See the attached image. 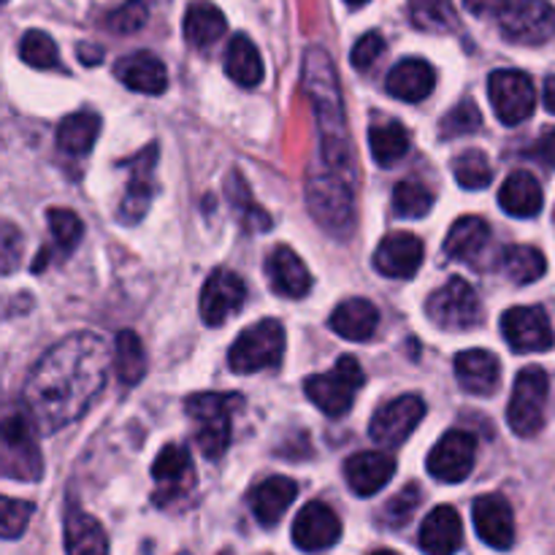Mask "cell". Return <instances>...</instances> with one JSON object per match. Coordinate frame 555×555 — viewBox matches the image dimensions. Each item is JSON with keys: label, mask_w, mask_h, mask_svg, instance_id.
Segmentation results:
<instances>
[{"label": "cell", "mask_w": 555, "mask_h": 555, "mask_svg": "<svg viewBox=\"0 0 555 555\" xmlns=\"http://www.w3.org/2000/svg\"><path fill=\"white\" fill-rule=\"evenodd\" d=\"M108 345L81 331L57 341L27 374L22 401L38 431L54 434L79 421L106 385Z\"/></svg>", "instance_id": "1"}, {"label": "cell", "mask_w": 555, "mask_h": 555, "mask_svg": "<svg viewBox=\"0 0 555 555\" xmlns=\"http://www.w3.org/2000/svg\"><path fill=\"white\" fill-rule=\"evenodd\" d=\"M301 85L304 92L309 95V101H312L314 119H318L320 155L314 166L325 168V171L341 173V177L356 182V155H352L350 133H347L339 74H336L328 52H323L320 47L307 49L301 68Z\"/></svg>", "instance_id": "2"}, {"label": "cell", "mask_w": 555, "mask_h": 555, "mask_svg": "<svg viewBox=\"0 0 555 555\" xmlns=\"http://www.w3.org/2000/svg\"><path fill=\"white\" fill-rule=\"evenodd\" d=\"M307 204L331 236L345 238L356 228V182L341 173L312 166L307 171Z\"/></svg>", "instance_id": "3"}, {"label": "cell", "mask_w": 555, "mask_h": 555, "mask_svg": "<svg viewBox=\"0 0 555 555\" xmlns=\"http://www.w3.org/2000/svg\"><path fill=\"white\" fill-rule=\"evenodd\" d=\"M242 404L236 393H195L184 412L195 423V442L206 459H220L231 444V412Z\"/></svg>", "instance_id": "4"}, {"label": "cell", "mask_w": 555, "mask_h": 555, "mask_svg": "<svg viewBox=\"0 0 555 555\" xmlns=\"http://www.w3.org/2000/svg\"><path fill=\"white\" fill-rule=\"evenodd\" d=\"M363 385H366V374H363L361 363L352 356H341L331 372L309 377L304 390L320 412H325L328 417H341L345 412H350Z\"/></svg>", "instance_id": "5"}, {"label": "cell", "mask_w": 555, "mask_h": 555, "mask_svg": "<svg viewBox=\"0 0 555 555\" xmlns=\"http://www.w3.org/2000/svg\"><path fill=\"white\" fill-rule=\"evenodd\" d=\"M285 352V328L280 320H260L238 334L228 350V366L236 374H255L274 369Z\"/></svg>", "instance_id": "6"}, {"label": "cell", "mask_w": 555, "mask_h": 555, "mask_svg": "<svg viewBox=\"0 0 555 555\" xmlns=\"http://www.w3.org/2000/svg\"><path fill=\"white\" fill-rule=\"evenodd\" d=\"M551 393V379L542 366H526L515 377L513 399L507 406V423L518 437H534L545 426V404Z\"/></svg>", "instance_id": "7"}, {"label": "cell", "mask_w": 555, "mask_h": 555, "mask_svg": "<svg viewBox=\"0 0 555 555\" xmlns=\"http://www.w3.org/2000/svg\"><path fill=\"white\" fill-rule=\"evenodd\" d=\"M426 312L442 331H469L482 320L480 298L464 276H453L426 301Z\"/></svg>", "instance_id": "8"}, {"label": "cell", "mask_w": 555, "mask_h": 555, "mask_svg": "<svg viewBox=\"0 0 555 555\" xmlns=\"http://www.w3.org/2000/svg\"><path fill=\"white\" fill-rule=\"evenodd\" d=\"M0 469L9 480L36 482L43 475L41 450L36 444L33 426L22 415H9L3 421V448H0Z\"/></svg>", "instance_id": "9"}, {"label": "cell", "mask_w": 555, "mask_h": 555, "mask_svg": "<svg viewBox=\"0 0 555 555\" xmlns=\"http://www.w3.org/2000/svg\"><path fill=\"white\" fill-rule=\"evenodd\" d=\"M504 38L524 47H540L555 38V5L551 0H509L499 16Z\"/></svg>", "instance_id": "10"}, {"label": "cell", "mask_w": 555, "mask_h": 555, "mask_svg": "<svg viewBox=\"0 0 555 555\" xmlns=\"http://www.w3.org/2000/svg\"><path fill=\"white\" fill-rule=\"evenodd\" d=\"M488 95H491L493 112L504 125L526 122L537 108L534 81L524 70H493L491 79H488Z\"/></svg>", "instance_id": "11"}, {"label": "cell", "mask_w": 555, "mask_h": 555, "mask_svg": "<svg viewBox=\"0 0 555 555\" xmlns=\"http://www.w3.org/2000/svg\"><path fill=\"white\" fill-rule=\"evenodd\" d=\"M426 417V404L421 396H399V399L388 401L374 412L369 431L372 439L383 448H399Z\"/></svg>", "instance_id": "12"}, {"label": "cell", "mask_w": 555, "mask_h": 555, "mask_svg": "<svg viewBox=\"0 0 555 555\" xmlns=\"http://www.w3.org/2000/svg\"><path fill=\"white\" fill-rule=\"evenodd\" d=\"M477 439L469 431H448L428 453V475L439 482H464L475 469Z\"/></svg>", "instance_id": "13"}, {"label": "cell", "mask_w": 555, "mask_h": 555, "mask_svg": "<svg viewBox=\"0 0 555 555\" xmlns=\"http://www.w3.org/2000/svg\"><path fill=\"white\" fill-rule=\"evenodd\" d=\"M502 334L515 352H545L555 345L551 318L542 307H513L502 318Z\"/></svg>", "instance_id": "14"}, {"label": "cell", "mask_w": 555, "mask_h": 555, "mask_svg": "<svg viewBox=\"0 0 555 555\" xmlns=\"http://www.w3.org/2000/svg\"><path fill=\"white\" fill-rule=\"evenodd\" d=\"M341 537V520L323 502H309L293 520V545L298 551L318 553L334 547Z\"/></svg>", "instance_id": "15"}, {"label": "cell", "mask_w": 555, "mask_h": 555, "mask_svg": "<svg viewBox=\"0 0 555 555\" xmlns=\"http://www.w3.org/2000/svg\"><path fill=\"white\" fill-rule=\"evenodd\" d=\"M247 285L233 271H215L201 291V318L206 325H222L233 312L244 307Z\"/></svg>", "instance_id": "16"}, {"label": "cell", "mask_w": 555, "mask_h": 555, "mask_svg": "<svg viewBox=\"0 0 555 555\" xmlns=\"http://www.w3.org/2000/svg\"><path fill=\"white\" fill-rule=\"evenodd\" d=\"M475 529L480 540L493 551H507L515 542V515L502 493H486L475 502L472 509Z\"/></svg>", "instance_id": "17"}, {"label": "cell", "mask_w": 555, "mask_h": 555, "mask_svg": "<svg viewBox=\"0 0 555 555\" xmlns=\"http://www.w3.org/2000/svg\"><path fill=\"white\" fill-rule=\"evenodd\" d=\"M130 182L125 193L122 206H119V220L133 225L146 215V206L155 198V166H157V144H150L144 152L128 163Z\"/></svg>", "instance_id": "18"}, {"label": "cell", "mask_w": 555, "mask_h": 555, "mask_svg": "<svg viewBox=\"0 0 555 555\" xmlns=\"http://www.w3.org/2000/svg\"><path fill=\"white\" fill-rule=\"evenodd\" d=\"M423 266V242L412 233H390L374 253V269L390 280H412Z\"/></svg>", "instance_id": "19"}, {"label": "cell", "mask_w": 555, "mask_h": 555, "mask_svg": "<svg viewBox=\"0 0 555 555\" xmlns=\"http://www.w3.org/2000/svg\"><path fill=\"white\" fill-rule=\"evenodd\" d=\"M152 480L157 482V504L182 496L195 486L193 461L182 444H166L152 464Z\"/></svg>", "instance_id": "20"}, {"label": "cell", "mask_w": 555, "mask_h": 555, "mask_svg": "<svg viewBox=\"0 0 555 555\" xmlns=\"http://www.w3.org/2000/svg\"><path fill=\"white\" fill-rule=\"evenodd\" d=\"M266 274H269V285L276 296L285 298H304L312 291V274L304 266V260L293 253L291 247L280 244L266 258Z\"/></svg>", "instance_id": "21"}, {"label": "cell", "mask_w": 555, "mask_h": 555, "mask_svg": "<svg viewBox=\"0 0 555 555\" xmlns=\"http://www.w3.org/2000/svg\"><path fill=\"white\" fill-rule=\"evenodd\" d=\"M396 464L390 455L377 453V450H366V453H356L347 459L345 477L347 486L358 493V496H374L383 491L390 480H393Z\"/></svg>", "instance_id": "22"}, {"label": "cell", "mask_w": 555, "mask_h": 555, "mask_svg": "<svg viewBox=\"0 0 555 555\" xmlns=\"http://www.w3.org/2000/svg\"><path fill=\"white\" fill-rule=\"evenodd\" d=\"M434 85H437V74L421 57H406L396 63L385 79V90L404 103L426 101L434 92Z\"/></svg>", "instance_id": "23"}, {"label": "cell", "mask_w": 555, "mask_h": 555, "mask_svg": "<svg viewBox=\"0 0 555 555\" xmlns=\"http://www.w3.org/2000/svg\"><path fill=\"white\" fill-rule=\"evenodd\" d=\"M114 74L128 90L160 95L168 87V70L152 52H133L114 65Z\"/></svg>", "instance_id": "24"}, {"label": "cell", "mask_w": 555, "mask_h": 555, "mask_svg": "<svg viewBox=\"0 0 555 555\" xmlns=\"http://www.w3.org/2000/svg\"><path fill=\"white\" fill-rule=\"evenodd\" d=\"M455 377L472 396H491L499 388L502 366L488 350H464L455 356Z\"/></svg>", "instance_id": "25"}, {"label": "cell", "mask_w": 555, "mask_h": 555, "mask_svg": "<svg viewBox=\"0 0 555 555\" xmlns=\"http://www.w3.org/2000/svg\"><path fill=\"white\" fill-rule=\"evenodd\" d=\"M296 493L298 486L291 477L274 475L253 488V493H249V507H253L260 526H276L282 520V515L287 513V507L296 502Z\"/></svg>", "instance_id": "26"}, {"label": "cell", "mask_w": 555, "mask_h": 555, "mask_svg": "<svg viewBox=\"0 0 555 555\" xmlns=\"http://www.w3.org/2000/svg\"><path fill=\"white\" fill-rule=\"evenodd\" d=\"M417 542H421L423 551L434 555L459 551L464 545V524H461L459 513L448 504L428 513V518L421 526V534H417Z\"/></svg>", "instance_id": "27"}, {"label": "cell", "mask_w": 555, "mask_h": 555, "mask_svg": "<svg viewBox=\"0 0 555 555\" xmlns=\"http://www.w3.org/2000/svg\"><path fill=\"white\" fill-rule=\"evenodd\" d=\"M491 242V228L482 217L466 215L453 222L448 238H444V258L461 260V263H477Z\"/></svg>", "instance_id": "28"}, {"label": "cell", "mask_w": 555, "mask_h": 555, "mask_svg": "<svg viewBox=\"0 0 555 555\" xmlns=\"http://www.w3.org/2000/svg\"><path fill=\"white\" fill-rule=\"evenodd\" d=\"M379 328V312L366 298H347L331 314V331L341 339L369 341Z\"/></svg>", "instance_id": "29"}, {"label": "cell", "mask_w": 555, "mask_h": 555, "mask_svg": "<svg viewBox=\"0 0 555 555\" xmlns=\"http://www.w3.org/2000/svg\"><path fill=\"white\" fill-rule=\"evenodd\" d=\"M499 204L509 217H537L540 215L545 195H542L540 182L534 173L529 171H513L504 179L502 190H499Z\"/></svg>", "instance_id": "30"}, {"label": "cell", "mask_w": 555, "mask_h": 555, "mask_svg": "<svg viewBox=\"0 0 555 555\" xmlns=\"http://www.w3.org/2000/svg\"><path fill=\"white\" fill-rule=\"evenodd\" d=\"M228 22L222 11L209 0H195L184 14V38L193 49H209L225 36Z\"/></svg>", "instance_id": "31"}, {"label": "cell", "mask_w": 555, "mask_h": 555, "mask_svg": "<svg viewBox=\"0 0 555 555\" xmlns=\"http://www.w3.org/2000/svg\"><path fill=\"white\" fill-rule=\"evenodd\" d=\"M65 551L74 555H101L108 551V540L101 524L81 513L79 507H70L65 513Z\"/></svg>", "instance_id": "32"}, {"label": "cell", "mask_w": 555, "mask_h": 555, "mask_svg": "<svg viewBox=\"0 0 555 555\" xmlns=\"http://www.w3.org/2000/svg\"><path fill=\"white\" fill-rule=\"evenodd\" d=\"M225 74L238 87H255L263 81V60L247 36H233L225 52Z\"/></svg>", "instance_id": "33"}, {"label": "cell", "mask_w": 555, "mask_h": 555, "mask_svg": "<svg viewBox=\"0 0 555 555\" xmlns=\"http://www.w3.org/2000/svg\"><path fill=\"white\" fill-rule=\"evenodd\" d=\"M499 269L507 276L513 285H531V282L542 280L547 271L545 255L537 247H529V244H513L502 253L499 258Z\"/></svg>", "instance_id": "34"}, {"label": "cell", "mask_w": 555, "mask_h": 555, "mask_svg": "<svg viewBox=\"0 0 555 555\" xmlns=\"http://www.w3.org/2000/svg\"><path fill=\"white\" fill-rule=\"evenodd\" d=\"M101 135V117L92 112L68 114L57 125V146L68 155H87Z\"/></svg>", "instance_id": "35"}, {"label": "cell", "mask_w": 555, "mask_h": 555, "mask_svg": "<svg viewBox=\"0 0 555 555\" xmlns=\"http://www.w3.org/2000/svg\"><path fill=\"white\" fill-rule=\"evenodd\" d=\"M369 144H372L374 160H377L379 166L388 168L410 152V130H406L399 119L377 122L369 128Z\"/></svg>", "instance_id": "36"}, {"label": "cell", "mask_w": 555, "mask_h": 555, "mask_svg": "<svg viewBox=\"0 0 555 555\" xmlns=\"http://www.w3.org/2000/svg\"><path fill=\"white\" fill-rule=\"evenodd\" d=\"M225 195L231 201V209L236 211L238 222H242L247 231H269L271 217L266 215L263 206H258L249 193V184L244 179L242 171H231L225 179Z\"/></svg>", "instance_id": "37"}, {"label": "cell", "mask_w": 555, "mask_h": 555, "mask_svg": "<svg viewBox=\"0 0 555 555\" xmlns=\"http://www.w3.org/2000/svg\"><path fill=\"white\" fill-rule=\"evenodd\" d=\"M114 366H117L119 379L122 385H139L146 374V356L141 339L133 331H122L117 336V345H114Z\"/></svg>", "instance_id": "38"}, {"label": "cell", "mask_w": 555, "mask_h": 555, "mask_svg": "<svg viewBox=\"0 0 555 555\" xmlns=\"http://www.w3.org/2000/svg\"><path fill=\"white\" fill-rule=\"evenodd\" d=\"M410 16L415 27L426 33H450L459 27L450 0H410Z\"/></svg>", "instance_id": "39"}, {"label": "cell", "mask_w": 555, "mask_h": 555, "mask_svg": "<svg viewBox=\"0 0 555 555\" xmlns=\"http://www.w3.org/2000/svg\"><path fill=\"white\" fill-rule=\"evenodd\" d=\"M453 177L464 190H486L493 182V168L486 152L466 150L453 160Z\"/></svg>", "instance_id": "40"}, {"label": "cell", "mask_w": 555, "mask_h": 555, "mask_svg": "<svg viewBox=\"0 0 555 555\" xmlns=\"http://www.w3.org/2000/svg\"><path fill=\"white\" fill-rule=\"evenodd\" d=\"M20 57L25 60L30 68L49 70L60 65V52L57 43L52 41V36H47L43 30H27L20 41Z\"/></svg>", "instance_id": "41"}, {"label": "cell", "mask_w": 555, "mask_h": 555, "mask_svg": "<svg viewBox=\"0 0 555 555\" xmlns=\"http://www.w3.org/2000/svg\"><path fill=\"white\" fill-rule=\"evenodd\" d=\"M482 128V114L472 98L461 101L459 106L450 108L439 122V135L442 139H461V135H472Z\"/></svg>", "instance_id": "42"}, {"label": "cell", "mask_w": 555, "mask_h": 555, "mask_svg": "<svg viewBox=\"0 0 555 555\" xmlns=\"http://www.w3.org/2000/svg\"><path fill=\"white\" fill-rule=\"evenodd\" d=\"M434 206V195L417 182H399L393 190V211L399 217H426Z\"/></svg>", "instance_id": "43"}, {"label": "cell", "mask_w": 555, "mask_h": 555, "mask_svg": "<svg viewBox=\"0 0 555 555\" xmlns=\"http://www.w3.org/2000/svg\"><path fill=\"white\" fill-rule=\"evenodd\" d=\"M47 222L49 231H52L54 244H57L63 253H70V249L81 242V236H85V225H81V220L70 209H57V206H54V209L47 211Z\"/></svg>", "instance_id": "44"}, {"label": "cell", "mask_w": 555, "mask_h": 555, "mask_svg": "<svg viewBox=\"0 0 555 555\" xmlns=\"http://www.w3.org/2000/svg\"><path fill=\"white\" fill-rule=\"evenodd\" d=\"M146 16H150V9H146L144 0H125L122 5L108 11L103 25L117 33V36H130V33L141 30L146 25Z\"/></svg>", "instance_id": "45"}, {"label": "cell", "mask_w": 555, "mask_h": 555, "mask_svg": "<svg viewBox=\"0 0 555 555\" xmlns=\"http://www.w3.org/2000/svg\"><path fill=\"white\" fill-rule=\"evenodd\" d=\"M421 502H423L421 488L404 486L399 493H396L393 499H390L388 504H385L379 520H383L385 526H390V529H401V526H404L406 520L415 515V509L421 507Z\"/></svg>", "instance_id": "46"}, {"label": "cell", "mask_w": 555, "mask_h": 555, "mask_svg": "<svg viewBox=\"0 0 555 555\" xmlns=\"http://www.w3.org/2000/svg\"><path fill=\"white\" fill-rule=\"evenodd\" d=\"M30 518V502H16V499H3V502H0V531H3L5 540H20V537L25 534Z\"/></svg>", "instance_id": "47"}, {"label": "cell", "mask_w": 555, "mask_h": 555, "mask_svg": "<svg viewBox=\"0 0 555 555\" xmlns=\"http://www.w3.org/2000/svg\"><path fill=\"white\" fill-rule=\"evenodd\" d=\"M383 52H385V38L379 36L377 30L366 33V36L358 38V43L352 47V54H350L352 68H356V70L374 68V63H377L379 54H383Z\"/></svg>", "instance_id": "48"}, {"label": "cell", "mask_w": 555, "mask_h": 555, "mask_svg": "<svg viewBox=\"0 0 555 555\" xmlns=\"http://www.w3.org/2000/svg\"><path fill=\"white\" fill-rule=\"evenodd\" d=\"M0 249H3V274H14L22 253V236L14 228V222H5L0 233Z\"/></svg>", "instance_id": "49"}, {"label": "cell", "mask_w": 555, "mask_h": 555, "mask_svg": "<svg viewBox=\"0 0 555 555\" xmlns=\"http://www.w3.org/2000/svg\"><path fill=\"white\" fill-rule=\"evenodd\" d=\"M531 157H534V160H540L542 166L555 168V128H551L547 133L540 135V141L531 146Z\"/></svg>", "instance_id": "50"}, {"label": "cell", "mask_w": 555, "mask_h": 555, "mask_svg": "<svg viewBox=\"0 0 555 555\" xmlns=\"http://www.w3.org/2000/svg\"><path fill=\"white\" fill-rule=\"evenodd\" d=\"M464 5L475 16H502V11L507 9L509 0H464Z\"/></svg>", "instance_id": "51"}, {"label": "cell", "mask_w": 555, "mask_h": 555, "mask_svg": "<svg viewBox=\"0 0 555 555\" xmlns=\"http://www.w3.org/2000/svg\"><path fill=\"white\" fill-rule=\"evenodd\" d=\"M101 57H103V49L87 47V43H81V47H79V60L85 65H98V63H101Z\"/></svg>", "instance_id": "52"}, {"label": "cell", "mask_w": 555, "mask_h": 555, "mask_svg": "<svg viewBox=\"0 0 555 555\" xmlns=\"http://www.w3.org/2000/svg\"><path fill=\"white\" fill-rule=\"evenodd\" d=\"M545 108L555 114V74L545 81Z\"/></svg>", "instance_id": "53"}, {"label": "cell", "mask_w": 555, "mask_h": 555, "mask_svg": "<svg viewBox=\"0 0 555 555\" xmlns=\"http://www.w3.org/2000/svg\"><path fill=\"white\" fill-rule=\"evenodd\" d=\"M347 5H352V9H361L363 3H369V0H345Z\"/></svg>", "instance_id": "54"}]
</instances>
